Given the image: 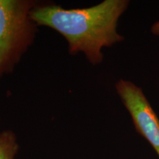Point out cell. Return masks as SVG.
Returning <instances> with one entry per match:
<instances>
[{
    "label": "cell",
    "mask_w": 159,
    "mask_h": 159,
    "mask_svg": "<svg viewBox=\"0 0 159 159\" xmlns=\"http://www.w3.org/2000/svg\"><path fill=\"white\" fill-rule=\"evenodd\" d=\"M128 0H104L84 8H63L40 2L31 11L39 27H47L64 38L71 55L83 53L93 66L100 64L102 49L124 41L117 30L119 18L128 9Z\"/></svg>",
    "instance_id": "6da1fadb"
},
{
    "label": "cell",
    "mask_w": 159,
    "mask_h": 159,
    "mask_svg": "<svg viewBox=\"0 0 159 159\" xmlns=\"http://www.w3.org/2000/svg\"><path fill=\"white\" fill-rule=\"evenodd\" d=\"M35 0H0V80L12 74L36 39L31 11Z\"/></svg>",
    "instance_id": "7a4b0ae2"
},
{
    "label": "cell",
    "mask_w": 159,
    "mask_h": 159,
    "mask_svg": "<svg viewBox=\"0 0 159 159\" xmlns=\"http://www.w3.org/2000/svg\"><path fill=\"white\" fill-rule=\"evenodd\" d=\"M115 89L136 131L150 143L159 156V119L142 88L131 81L120 79L115 84Z\"/></svg>",
    "instance_id": "3957f363"
},
{
    "label": "cell",
    "mask_w": 159,
    "mask_h": 159,
    "mask_svg": "<svg viewBox=\"0 0 159 159\" xmlns=\"http://www.w3.org/2000/svg\"><path fill=\"white\" fill-rule=\"evenodd\" d=\"M19 150L17 136L13 131L0 132V159H16Z\"/></svg>",
    "instance_id": "277c9868"
},
{
    "label": "cell",
    "mask_w": 159,
    "mask_h": 159,
    "mask_svg": "<svg viewBox=\"0 0 159 159\" xmlns=\"http://www.w3.org/2000/svg\"><path fill=\"white\" fill-rule=\"evenodd\" d=\"M151 32L155 35H158L159 36V21H156L152 25V27H151Z\"/></svg>",
    "instance_id": "5b68a950"
}]
</instances>
